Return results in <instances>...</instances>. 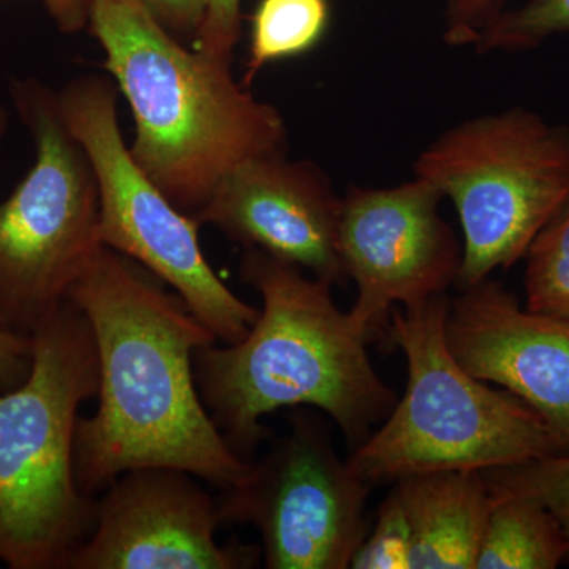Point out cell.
<instances>
[{"instance_id": "2e32d148", "label": "cell", "mask_w": 569, "mask_h": 569, "mask_svg": "<svg viewBox=\"0 0 569 569\" xmlns=\"http://www.w3.org/2000/svg\"><path fill=\"white\" fill-rule=\"evenodd\" d=\"M329 22L328 0H260L252 18L246 84L264 66L317 47Z\"/></svg>"}, {"instance_id": "5b68a950", "label": "cell", "mask_w": 569, "mask_h": 569, "mask_svg": "<svg viewBox=\"0 0 569 569\" xmlns=\"http://www.w3.org/2000/svg\"><path fill=\"white\" fill-rule=\"evenodd\" d=\"M449 302L438 295L421 306L392 309L387 339L406 356V395L348 459L370 486L568 452L533 408L463 369L448 343Z\"/></svg>"}, {"instance_id": "9c48e42d", "label": "cell", "mask_w": 569, "mask_h": 569, "mask_svg": "<svg viewBox=\"0 0 569 569\" xmlns=\"http://www.w3.org/2000/svg\"><path fill=\"white\" fill-rule=\"evenodd\" d=\"M369 490L323 430L299 418L217 508L220 523L258 530L268 568L347 569L367 535Z\"/></svg>"}, {"instance_id": "3957f363", "label": "cell", "mask_w": 569, "mask_h": 569, "mask_svg": "<svg viewBox=\"0 0 569 569\" xmlns=\"http://www.w3.org/2000/svg\"><path fill=\"white\" fill-rule=\"evenodd\" d=\"M89 26L132 108L129 151L179 211L194 219L224 174L284 151L280 112L244 91L231 66L187 50L138 0H92Z\"/></svg>"}, {"instance_id": "52a82bcc", "label": "cell", "mask_w": 569, "mask_h": 569, "mask_svg": "<svg viewBox=\"0 0 569 569\" xmlns=\"http://www.w3.org/2000/svg\"><path fill=\"white\" fill-rule=\"evenodd\" d=\"M13 99L36 142V162L0 204V325L31 337L103 244L96 174L56 93L24 81L14 84Z\"/></svg>"}, {"instance_id": "cb8c5ba5", "label": "cell", "mask_w": 569, "mask_h": 569, "mask_svg": "<svg viewBox=\"0 0 569 569\" xmlns=\"http://www.w3.org/2000/svg\"><path fill=\"white\" fill-rule=\"evenodd\" d=\"M32 367V339L0 325V392L20 387Z\"/></svg>"}, {"instance_id": "7402d4cb", "label": "cell", "mask_w": 569, "mask_h": 569, "mask_svg": "<svg viewBox=\"0 0 569 569\" xmlns=\"http://www.w3.org/2000/svg\"><path fill=\"white\" fill-rule=\"evenodd\" d=\"M501 0H449L445 41L452 47L477 43L479 33L500 13Z\"/></svg>"}, {"instance_id": "e0dca14e", "label": "cell", "mask_w": 569, "mask_h": 569, "mask_svg": "<svg viewBox=\"0 0 569 569\" xmlns=\"http://www.w3.org/2000/svg\"><path fill=\"white\" fill-rule=\"evenodd\" d=\"M527 309L569 321V203L527 250Z\"/></svg>"}, {"instance_id": "9a60e30c", "label": "cell", "mask_w": 569, "mask_h": 569, "mask_svg": "<svg viewBox=\"0 0 569 569\" xmlns=\"http://www.w3.org/2000/svg\"><path fill=\"white\" fill-rule=\"evenodd\" d=\"M475 569H556L568 559L559 520L537 498L492 496Z\"/></svg>"}, {"instance_id": "4fadbf2b", "label": "cell", "mask_w": 569, "mask_h": 569, "mask_svg": "<svg viewBox=\"0 0 569 569\" xmlns=\"http://www.w3.org/2000/svg\"><path fill=\"white\" fill-rule=\"evenodd\" d=\"M447 337L467 372L511 392L569 452V321L531 312L486 279L449 302Z\"/></svg>"}, {"instance_id": "8992f818", "label": "cell", "mask_w": 569, "mask_h": 569, "mask_svg": "<svg viewBox=\"0 0 569 569\" xmlns=\"http://www.w3.org/2000/svg\"><path fill=\"white\" fill-rule=\"evenodd\" d=\"M415 176L458 209L463 290L526 258L569 203V129L523 108L470 119L419 153Z\"/></svg>"}, {"instance_id": "ffe728a7", "label": "cell", "mask_w": 569, "mask_h": 569, "mask_svg": "<svg viewBox=\"0 0 569 569\" xmlns=\"http://www.w3.org/2000/svg\"><path fill=\"white\" fill-rule=\"evenodd\" d=\"M413 533L396 488L385 498L376 527L356 550L350 568L410 569Z\"/></svg>"}, {"instance_id": "30bf717a", "label": "cell", "mask_w": 569, "mask_h": 569, "mask_svg": "<svg viewBox=\"0 0 569 569\" xmlns=\"http://www.w3.org/2000/svg\"><path fill=\"white\" fill-rule=\"evenodd\" d=\"M443 194L413 181L350 187L342 198L339 253L358 287L350 316L369 340L387 337L392 309L425 305L458 282L462 246L440 217Z\"/></svg>"}, {"instance_id": "8fae6325", "label": "cell", "mask_w": 569, "mask_h": 569, "mask_svg": "<svg viewBox=\"0 0 569 569\" xmlns=\"http://www.w3.org/2000/svg\"><path fill=\"white\" fill-rule=\"evenodd\" d=\"M193 475L134 468L96 498L91 535L67 569H241L260 559L254 546H219L217 501Z\"/></svg>"}, {"instance_id": "ba28073f", "label": "cell", "mask_w": 569, "mask_h": 569, "mask_svg": "<svg viewBox=\"0 0 569 569\" xmlns=\"http://www.w3.org/2000/svg\"><path fill=\"white\" fill-rule=\"evenodd\" d=\"M56 100L96 174L100 242L170 284L217 340L241 342L260 310L219 279L201 250V224L179 211L134 162L122 140L111 82L80 78Z\"/></svg>"}, {"instance_id": "44dd1931", "label": "cell", "mask_w": 569, "mask_h": 569, "mask_svg": "<svg viewBox=\"0 0 569 569\" xmlns=\"http://www.w3.org/2000/svg\"><path fill=\"white\" fill-rule=\"evenodd\" d=\"M241 33V0H209L208 13L198 32L197 51L231 66Z\"/></svg>"}, {"instance_id": "484cf974", "label": "cell", "mask_w": 569, "mask_h": 569, "mask_svg": "<svg viewBox=\"0 0 569 569\" xmlns=\"http://www.w3.org/2000/svg\"><path fill=\"white\" fill-rule=\"evenodd\" d=\"M7 129V112L0 107V141H2L3 133Z\"/></svg>"}, {"instance_id": "6da1fadb", "label": "cell", "mask_w": 569, "mask_h": 569, "mask_svg": "<svg viewBox=\"0 0 569 569\" xmlns=\"http://www.w3.org/2000/svg\"><path fill=\"white\" fill-rule=\"evenodd\" d=\"M162 283L103 246L71 288L99 359V407L78 419L74 436V479L86 496L134 468H176L222 490L249 475L194 380V353L217 337Z\"/></svg>"}, {"instance_id": "7c38bea8", "label": "cell", "mask_w": 569, "mask_h": 569, "mask_svg": "<svg viewBox=\"0 0 569 569\" xmlns=\"http://www.w3.org/2000/svg\"><path fill=\"white\" fill-rule=\"evenodd\" d=\"M340 212L342 198L317 164L277 152L224 174L194 220L335 287L348 282L339 253Z\"/></svg>"}, {"instance_id": "7a4b0ae2", "label": "cell", "mask_w": 569, "mask_h": 569, "mask_svg": "<svg viewBox=\"0 0 569 569\" xmlns=\"http://www.w3.org/2000/svg\"><path fill=\"white\" fill-rule=\"evenodd\" d=\"M241 276L263 309L238 343L194 353L206 410L246 462L268 436L261 418L287 407H316L358 448L385 421L396 392L378 377L370 342L332 298V284L258 249H246Z\"/></svg>"}, {"instance_id": "277c9868", "label": "cell", "mask_w": 569, "mask_h": 569, "mask_svg": "<svg viewBox=\"0 0 569 569\" xmlns=\"http://www.w3.org/2000/svg\"><path fill=\"white\" fill-rule=\"evenodd\" d=\"M31 339V372L0 392V563L67 569L96 520V498L74 479V436L81 403L99 392V359L70 299Z\"/></svg>"}, {"instance_id": "ac0fdd59", "label": "cell", "mask_w": 569, "mask_h": 569, "mask_svg": "<svg viewBox=\"0 0 569 569\" xmlns=\"http://www.w3.org/2000/svg\"><path fill=\"white\" fill-rule=\"evenodd\" d=\"M492 496L537 498L559 520L569 552V452L482 471Z\"/></svg>"}, {"instance_id": "d4e9b609", "label": "cell", "mask_w": 569, "mask_h": 569, "mask_svg": "<svg viewBox=\"0 0 569 569\" xmlns=\"http://www.w3.org/2000/svg\"><path fill=\"white\" fill-rule=\"evenodd\" d=\"M59 28L66 32H78L89 24L92 0H41Z\"/></svg>"}, {"instance_id": "5bb4252c", "label": "cell", "mask_w": 569, "mask_h": 569, "mask_svg": "<svg viewBox=\"0 0 569 569\" xmlns=\"http://www.w3.org/2000/svg\"><path fill=\"white\" fill-rule=\"evenodd\" d=\"M413 533L410 569H475L493 497L482 471H433L395 486Z\"/></svg>"}, {"instance_id": "603a6c76", "label": "cell", "mask_w": 569, "mask_h": 569, "mask_svg": "<svg viewBox=\"0 0 569 569\" xmlns=\"http://www.w3.org/2000/svg\"><path fill=\"white\" fill-rule=\"evenodd\" d=\"M142 9L159 22L160 26L176 37L192 36L197 39L206 13L209 0H138Z\"/></svg>"}, {"instance_id": "d6986e66", "label": "cell", "mask_w": 569, "mask_h": 569, "mask_svg": "<svg viewBox=\"0 0 569 569\" xmlns=\"http://www.w3.org/2000/svg\"><path fill=\"white\" fill-rule=\"evenodd\" d=\"M563 32H569V0H530L520 9L500 11L475 44L479 52L529 50Z\"/></svg>"}]
</instances>
